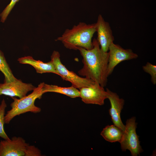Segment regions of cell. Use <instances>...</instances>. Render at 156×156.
I'll use <instances>...</instances> for the list:
<instances>
[{"label": "cell", "instance_id": "8992f818", "mask_svg": "<svg viewBox=\"0 0 156 156\" xmlns=\"http://www.w3.org/2000/svg\"><path fill=\"white\" fill-rule=\"evenodd\" d=\"M108 63L107 75L108 77L113 72L115 67L119 63L125 60L137 58L138 55L130 49H125L113 42L109 49Z\"/></svg>", "mask_w": 156, "mask_h": 156}, {"label": "cell", "instance_id": "2e32d148", "mask_svg": "<svg viewBox=\"0 0 156 156\" xmlns=\"http://www.w3.org/2000/svg\"><path fill=\"white\" fill-rule=\"evenodd\" d=\"M7 105L4 99L2 101L0 105V137L4 140L10 139L5 132L4 128L5 111Z\"/></svg>", "mask_w": 156, "mask_h": 156}, {"label": "cell", "instance_id": "ac0fdd59", "mask_svg": "<svg viewBox=\"0 0 156 156\" xmlns=\"http://www.w3.org/2000/svg\"><path fill=\"white\" fill-rule=\"evenodd\" d=\"M19 0H11L10 3L8 4L0 14L1 21L4 23L6 20L8 15L16 3Z\"/></svg>", "mask_w": 156, "mask_h": 156}, {"label": "cell", "instance_id": "6da1fadb", "mask_svg": "<svg viewBox=\"0 0 156 156\" xmlns=\"http://www.w3.org/2000/svg\"><path fill=\"white\" fill-rule=\"evenodd\" d=\"M92 43L93 47L90 50L81 47L77 48L82 57L83 64L82 68L78 72L79 75L104 87L107 81V72L109 53L101 49L97 39H94Z\"/></svg>", "mask_w": 156, "mask_h": 156}, {"label": "cell", "instance_id": "9a60e30c", "mask_svg": "<svg viewBox=\"0 0 156 156\" xmlns=\"http://www.w3.org/2000/svg\"><path fill=\"white\" fill-rule=\"evenodd\" d=\"M0 71L2 73L4 76V82H13L17 79L13 75L3 53L0 50Z\"/></svg>", "mask_w": 156, "mask_h": 156}, {"label": "cell", "instance_id": "9c48e42d", "mask_svg": "<svg viewBox=\"0 0 156 156\" xmlns=\"http://www.w3.org/2000/svg\"><path fill=\"white\" fill-rule=\"evenodd\" d=\"M97 40L101 49L105 52H107L110 44L113 42L114 37L109 23L105 21L102 15H99L96 23Z\"/></svg>", "mask_w": 156, "mask_h": 156}, {"label": "cell", "instance_id": "3957f363", "mask_svg": "<svg viewBox=\"0 0 156 156\" xmlns=\"http://www.w3.org/2000/svg\"><path fill=\"white\" fill-rule=\"evenodd\" d=\"M44 83H40L31 93L23 97L17 99L14 97H12L14 101L10 104L11 109L5 116V123L9 124L14 117L27 112L36 114L41 112V108L36 106L34 102L36 99H40L43 94V88Z\"/></svg>", "mask_w": 156, "mask_h": 156}, {"label": "cell", "instance_id": "7a4b0ae2", "mask_svg": "<svg viewBox=\"0 0 156 156\" xmlns=\"http://www.w3.org/2000/svg\"><path fill=\"white\" fill-rule=\"evenodd\" d=\"M96 32V23L87 24L80 22L71 29H66L56 40L60 41L69 49L77 50L78 47H81L90 50L93 47L92 38Z\"/></svg>", "mask_w": 156, "mask_h": 156}, {"label": "cell", "instance_id": "e0dca14e", "mask_svg": "<svg viewBox=\"0 0 156 156\" xmlns=\"http://www.w3.org/2000/svg\"><path fill=\"white\" fill-rule=\"evenodd\" d=\"M142 69L145 72L148 73L151 76V81L154 85L156 84V66L149 62L142 66Z\"/></svg>", "mask_w": 156, "mask_h": 156}, {"label": "cell", "instance_id": "5bb4252c", "mask_svg": "<svg viewBox=\"0 0 156 156\" xmlns=\"http://www.w3.org/2000/svg\"><path fill=\"white\" fill-rule=\"evenodd\" d=\"M122 134L123 131L114 125H107L101 133L106 140L111 142H120Z\"/></svg>", "mask_w": 156, "mask_h": 156}, {"label": "cell", "instance_id": "4fadbf2b", "mask_svg": "<svg viewBox=\"0 0 156 156\" xmlns=\"http://www.w3.org/2000/svg\"><path fill=\"white\" fill-rule=\"evenodd\" d=\"M49 92L61 94L71 98L80 97L79 90L72 86L64 87L44 83L43 88V92L44 94Z\"/></svg>", "mask_w": 156, "mask_h": 156}, {"label": "cell", "instance_id": "8fae6325", "mask_svg": "<svg viewBox=\"0 0 156 156\" xmlns=\"http://www.w3.org/2000/svg\"><path fill=\"white\" fill-rule=\"evenodd\" d=\"M35 88L31 83H24L17 79L13 82L0 83V95H4L11 97L17 96L21 98L26 96L29 92L33 90Z\"/></svg>", "mask_w": 156, "mask_h": 156}, {"label": "cell", "instance_id": "ba28073f", "mask_svg": "<svg viewBox=\"0 0 156 156\" xmlns=\"http://www.w3.org/2000/svg\"><path fill=\"white\" fill-rule=\"evenodd\" d=\"M29 144L20 137L0 140V156H25V151Z\"/></svg>", "mask_w": 156, "mask_h": 156}, {"label": "cell", "instance_id": "5b68a950", "mask_svg": "<svg viewBox=\"0 0 156 156\" xmlns=\"http://www.w3.org/2000/svg\"><path fill=\"white\" fill-rule=\"evenodd\" d=\"M135 118L133 117L127 119L125 125V129L123 132L121 139L119 142L123 151L129 150L132 156H137L143 151L140 145L139 136L136 132L137 123Z\"/></svg>", "mask_w": 156, "mask_h": 156}, {"label": "cell", "instance_id": "52a82bcc", "mask_svg": "<svg viewBox=\"0 0 156 156\" xmlns=\"http://www.w3.org/2000/svg\"><path fill=\"white\" fill-rule=\"evenodd\" d=\"M79 90L80 97L86 104L101 105L104 104V101L107 99V92L104 87L95 82L92 86Z\"/></svg>", "mask_w": 156, "mask_h": 156}, {"label": "cell", "instance_id": "7c38bea8", "mask_svg": "<svg viewBox=\"0 0 156 156\" xmlns=\"http://www.w3.org/2000/svg\"><path fill=\"white\" fill-rule=\"evenodd\" d=\"M18 60L20 63L27 64L32 66L38 73L42 74L51 73L59 75L51 60L48 62L44 63L40 60H36L30 56L20 58Z\"/></svg>", "mask_w": 156, "mask_h": 156}, {"label": "cell", "instance_id": "30bf717a", "mask_svg": "<svg viewBox=\"0 0 156 156\" xmlns=\"http://www.w3.org/2000/svg\"><path fill=\"white\" fill-rule=\"evenodd\" d=\"M107 99L109 101L111 107L109 113L114 125L124 131L125 125L122 123L120 117V113L125 103L124 99L120 98L117 94L106 89Z\"/></svg>", "mask_w": 156, "mask_h": 156}, {"label": "cell", "instance_id": "d6986e66", "mask_svg": "<svg viewBox=\"0 0 156 156\" xmlns=\"http://www.w3.org/2000/svg\"><path fill=\"white\" fill-rule=\"evenodd\" d=\"M40 151L34 145H27L25 151V156H40Z\"/></svg>", "mask_w": 156, "mask_h": 156}, {"label": "cell", "instance_id": "277c9868", "mask_svg": "<svg viewBox=\"0 0 156 156\" xmlns=\"http://www.w3.org/2000/svg\"><path fill=\"white\" fill-rule=\"evenodd\" d=\"M55 68L62 79L70 82L72 86L79 89L93 85L95 82L86 78L81 77L73 71L68 70L62 63L60 53L54 51L51 56Z\"/></svg>", "mask_w": 156, "mask_h": 156}]
</instances>
